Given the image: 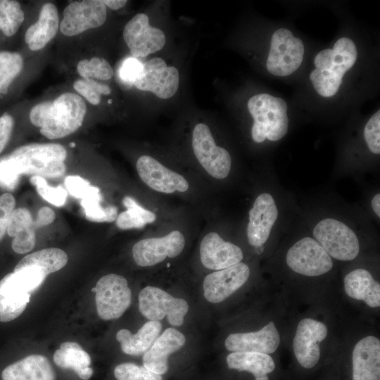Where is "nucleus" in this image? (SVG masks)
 Segmentation results:
<instances>
[{
  "mask_svg": "<svg viewBox=\"0 0 380 380\" xmlns=\"http://www.w3.org/2000/svg\"><path fill=\"white\" fill-rule=\"evenodd\" d=\"M87 111L86 104L79 95L64 93L52 101L34 106L30 110L31 122L48 139H60L79 129Z\"/></svg>",
  "mask_w": 380,
  "mask_h": 380,
  "instance_id": "1",
  "label": "nucleus"
},
{
  "mask_svg": "<svg viewBox=\"0 0 380 380\" xmlns=\"http://www.w3.org/2000/svg\"><path fill=\"white\" fill-rule=\"evenodd\" d=\"M357 49L349 38L336 41L333 49L319 51L315 56V69L310 75L317 92L324 97H331L339 89L344 74L355 64Z\"/></svg>",
  "mask_w": 380,
  "mask_h": 380,
  "instance_id": "2",
  "label": "nucleus"
},
{
  "mask_svg": "<svg viewBox=\"0 0 380 380\" xmlns=\"http://www.w3.org/2000/svg\"><path fill=\"white\" fill-rule=\"evenodd\" d=\"M46 276L37 267L6 274L0 281V322H9L19 317L30 302L31 293L42 284Z\"/></svg>",
  "mask_w": 380,
  "mask_h": 380,
  "instance_id": "3",
  "label": "nucleus"
},
{
  "mask_svg": "<svg viewBox=\"0 0 380 380\" xmlns=\"http://www.w3.org/2000/svg\"><path fill=\"white\" fill-rule=\"evenodd\" d=\"M247 106L254 120L251 129L254 141L261 143L266 139L276 141L286 135L289 118L284 100L264 93L252 96Z\"/></svg>",
  "mask_w": 380,
  "mask_h": 380,
  "instance_id": "4",
  "label": "nucleus"
},
{
  "mask_svg": "<svg viewBox=\"0 0 380 380\" xmlns=\"http://www.w3.org/2000/svg\"><path fill=\"white\" fill-rule=\"evenodd\" d=\"M66 149L58 144H31L17 148L7 158L20 174L56 178L65 171Z\"/></svg>",
  "mask_w": 380,
  "mask_h": 380,
  "instance_id": "5",
  "label": "nucleus"
},
{
  "mask_svg": "<svg viewBox=\"0 0 380 380\" xmlns=\"http://www.w3.org/2000/svg\"><path fill=\"white\" fill-rule=\"evenodd\" d=\"M315 239L336 260L349 261L360 252V243L355 233L345 223L334 219L319 221L312 232Z\"/></svg>",
  "mask_w": 380,
  "mask_h": 380,
  "instance_id": "6",
  "label": "nucleus"
},
{
  "mask_svg": "<svg viewBox=\"0 0 380 380\" xmlns=\"http://www.w3.org/2000/svg\"><path fill=\"white\" fill-rule=\"evenodd\" d=\"M139 309L149 320L159 322L167 317L171 325L179 327L184 323L189 305L183 298L173 297L158 287L148 286L139 293Z\"/></svg>",
  "mask_w": 380,
  "mask_h": 380,
  "instance_id": "7",
  "label": "nucleus"
},
{
  "mask_svg": "<svg viewBox=\"0 0 380 380\" xmlns=\"http://www.w3.org/2000/svg\"><path fill=\"white\" fill-rule=\"evenodd\" d=\"M304 55L303 42L285 28L276 30L271 39L267 69L276 76H288L301 65Z\"/></svg>",
  "mask_w": 380,
  "mask_h": 380,
  "instance_id": "8",
  "label": "nucleus"
},
{
  "mask_svg": "<svg viewBox=\"0 0 380 380\" xmlns=\"http://www.w3.org/2000/svg\"><path fill=\"white\" fill-rule=\"evenodd\" d=\"M95 288L97 313L103 320L119 318L131 304V290L127 279L121 275H104L99 279Z\"/></svg>",
  "mask_w": 380,
  "mask_h": 380,
  "instance_id": "9",
  "label": "nucleus"
},
{
  "mask_svg": "<svg viewBox=\"0 0 380 380\" xmlns=\"http://www.w3.org/2000/svg\"><path fill=\"white\" fill-rule=\"evenodd\" d=\"M192 148L201 166L213 177L224 179L231 170L229 152L216 145L211 132L204 123L197 124L192 133Z\"/></svg>",
  "mask_w": 380,
  "mask_h": 380,
  "instance_id": "10",
  "label": "nucleus"
},
{
  "mask_svg": "<svg viewBox=\"0 0 380 380\" xmlns=\"http://www.w3.org/2000/svg\"><path fill=\"white\" fill-rule=\"evenodd\" d=\"M286 261L293 272L308 277L324 274L333 267L329 255L315 239L308 236L298 240L289 249Z\"/></svg>",
  "mask_w": 380,
  "mask_h": 380,
  "instance_id": "11",
  "label": "nucleus"
},
{
  "mask_svg": "<svg viewBox=\"0 0 380 380\" xmlns=\"http://www.w3.org/2000/svg\"><path fill=\"white\" fill-rule=\"evenodd\" d=\"M179 72L173 66H167L160 58H153L142 64V68L133 84L141 91H148L158 97H172L179 87Z\"/></svg>",
  "mask_w": 380,
  "mask_h": 380,
  "instance_id": "12",
  "label": "nucleus"
},
{
  "mask_svg": "<svg viewBox=\"0 0 380 380\" xmlns=\"http://www.w3.org/2000/svg\"><path fill=\"white\" fill-rule=\"evenodd\" d=\"M106 12V6L103 1H73L64 9L60 30L64 35L72 37L87 30L99 27L105 23Z\"/></svg>",
  "mask_w": 380,
  "mask_h": 380,
  "instance_id": "13",
  "label": "nucleus"
},
{
  "mask_svg": "<svg viewBox=\"0 0 380 380\" xmlns=\"http://www.w3.org/2000/svg\"><path fill=\"white\" fill-rule=\"evenodd\" d=\"M123 38L134 58L146 57L162 49L165 44L163 32L151 27L144 13L137 14L126 24Z\"/></svg>",
  "mask_w": 380,
  "mask_h": 380,
  "instance_id": "14",
  "label": "nucleus"
},
{
  "mask_svg": "<svg viewBox=\"0 0 380 380\" xmlns=\"http://www.w3.org/2000/svg\"><path fill=\"white\" fill-rule=\"evenodd\" d=\"M185 246V239L179 230L163 237L148 238L137 241L132 247L135 262L141 267L153 266L166 258L179 255Z\"/></svg>",
  "mask_w": 380,
  "mask_h": 380,
  "instance_id": "15",
  "label": "nucleus"
},
{
  "mask_svg": "<svg viewBox=\"0 0 380 380\" xmlns=\"http://www.w3.org/2000/svg\"><path fill=\"white\" fill-rule=\"evenodd\" d=\"M327 326L311 318L301 319L297 326L293 341L296 358L304 368L315 367L320 357L319 343L327 338Z\"/></svg>",
  "mask_w": 380,
  "mask_h": 380,
  "instance_id": "16",
  "label": "nucleus"
},
{
  "mask_svg": "<svg viewBox=\"0 0 380 380\" xmlns=\"http://www.w3.org/2000/svg\"><path fill=\"white\" fill-rule=\"evenodd\" d=\"M250 272L246 264L239 262L208 274L203 284L205 298L213 303L223 301L247 281Z\"/></svg>",
  "mask_w": 380,
  "mask_h": 380,
  "instance_id": "17",
  "label": "nucleus"
},
{
  "mask_svg": "<svg viewBox=\"0 0 380 380\" xmlns=\"http://www.w3.org/2000/svg\"><path fill=\"white\" fill-rule=\"evenodd\" d=\"M136 167L141 180L153 190L171 194L176 191L184 192L189 189V183L183 176L149 156L139 157Z\"/></svg>",
  "mask_w": 380,
  "mask_h": 380,
  "instance_id": "18",
  "label": "nucleus"
},
{
  "mask_svg": "<svg viewBox=\"0 0 380 380\" xmlns=\"http://www.w3.org/2000/svg\"><path fill=\"white\" fill-rule=\"evenodd\" d=\"M246 234L250 245L260 247L268 239L277 217L278 210L272 196L260 194L249 210Z\"/></svg>",
  "mask_w": 380,
  "mask_h": 380,
  "instance_id": "19",
  "label": "nucleus"
},
{
  "mask_svg": "<svg viewBox=\"0 0 380 380\" xmlns=\"http://www.w3.org/2000/svg\"><path fill=\"white\" fill-rule=\"evenodd\" d=\"M243 258L241 249L225 241L216 232L207 234L200 244V259L210 270H220L241 262Z\"/></svg>",
  "mask_w": 380,
  "mask_h": 380,
  "instance_id": "20",
  "label": "nucleus"
},
{
  "mask_svg": "<svg viewBox=\"0 0 380 380\" xmlns=\"http://www.w3.org/2000/svg\"><path fill=\"white\" fill-rule=\"evenodd\" d=\"M280 336L271 321L260 330L254 332L230 334L224 346L231 352H256L271 354L277 350Z\"/></svg>",
  "mask_w": 380,
  "mask_h": 380,
  "instance_id": "21",
  "label": "nucleus"
},
{
  "mask_svg": "<svg viewBox=\"0 0 380 380\" xmlns=\"http://www.w3.org/2000/svg\"><path fill=\"white\" fill-rule=\"evenodd\" d=\"M185 342L184 335L177 329H166L144 353V367L157 374H164L168 370L169 355L179 350Z\"/></svg>",
  "mask_w": 380,
  "mask_h": 380,
  "instance_id": "22",
  "label": "nucleus"
},
{
  "mask_svg": "<svg viewBox=\"0 0 380 380\" xmlns=\"http://www.w3.org/2000/svg\"><path fill=\"white\" fill-rule=\"evenodd\" d=\"M353 380H380V341L374 336L360 340L353 355Z\"/></svg>",
  "mask_w": 380,
  "mask_h": 380,
  "instance_id": "23",
  "label": "nucleus"
},
{
  "mask_svg": "<svg viewBox=\"0 0 380 380\" xmlns=\"http://www.w3.org/2000/svg\"><path fill=\"white\" fill-rule=\"evenodd\" d=\"M4 380H55L54 371L48 359L31 355L7 366L2 372Z\"/></svg>",
  "mask_w": 380,
  "mask_h": 380,
  "instance_id": "24",
  "label": "nucleus"
},
{
  "mask_svg": "<svg viewBox=\"0 0 380 380\" xmlns=\"http://www.w3.org/2000/svg\"><path fill=\"white\" fill-rule=\"evenodd\" d=\"M59 27L58 11L51 3L44 4L37 22L27 29L25 41L32 51L43 49L56 34Z\"/></svg>",
  "mask_w": 380,
  "mask_h": 380,
  "instance_id": "25",
  "label": "nucleus"
},
{
  "mask_svg": "<svg viewBox=\"0 0 380 380\" xmlns=\"http://www.w3.org/2000/svg\"><path fill=\"white\" fill-rule=\"evenodd\" d=\"M344 289L352 298L363 300L371 308L380 306V284L369 271L355 269L344 278Z\"/></svg>",
  "mask_w": 380,
  "mask_h": 380,
  "instance_id": "26",
  "label": "nucleus"
},
{
  "mask_svg": "<svg viewBox=\"0 0 380 380\" xmlns=\"http://www.w3.org/2000/svg\"><path fill=\"white\" fill-rule=\"evenodd\" d=\"M161 331L162 324L160 322L150 320L135 334L126 329L119 330L116 339L120 343L122 352L130 355H140L150 348Z\"/></svg>",
  "mask_w": 380,
  "mask_h": 380,
  "instance_id": "27",
  "label": "nucleus"
},
{
  "mask_svg": "<svg viewBox=\"0 0 380 380\" xmlns=\"http://www.w3.org/2000/svg\"><path fill=\"white\" fill-rule=\"evenodd\" d=\"M227 364L229 369L251 372L255 380H269L267 374L275 368L270 355L256 352H233L227 355Z\"/></svg>",
  "mask_w": 380,
  "mask_h": 380,
  "instance_id": "28",
  "label": "nucleus"
},
{
  "mask_svg": "<svg viewBox=\"0 0 380 380\" xmlns=\"http://www.w3.org/2000/svg\"><path fill=\"white\" fill-rule=\"evenodd\" d=\"M66 253L57 248L42 249L24 257L16 265L14 272L30 267L40 268L47 275L63 268L68 262Z\"/></svg>",
  "mask_w": 380,
  "mask_h": 380,
  "instance_id": "29",
  "label": "nucleus"
},
{
  "mask_svg": "<svg viewBox=\"0 0 380 380\" xmlns=\"http://www.w3.org/2000/svg\"><path fill=\"white\" fill-rule=\"evenodd\" d=\"M55 364L63 369H72L79 376L91 364L89 355L75 342H64L53 354Z\"/></svg>",
  "mask_w": 380,
  "mask_h": 380,
  "instance_id": "30",
  "label": "nucleus"
},
{
  "mask_svg": "<svg viewBox=\"0 0 380 380\" xmlns=\"http://www.w3.org/2000/svg\"><path fill=\"white\" fill-rule=\"evenodd\" d=\"M122 203L127 208V210L120 213L115 220L119 229H141L146 224L156 220V216L153 212L139 205L132 197L125 196Z\"/></svg>",
  "mask_w": 380,
  "mask_h": 380,
  "instance_id": "31",
  "label": "nucleus"
},
{
  "mask_svg": "<svg viewBox=\"0 0 380 380\" xmlns=\"http://www.w3.org/2000/svg\"><path fill=\"white\" fill-rule=\"evenodd\" d=\"M101 201L102 197L98 187L93 192L81 199L80 203L86 218L95 222L115 221L118 217L117 208L113 205L103 208L100 204Z\"/></svg>",
  "mask_w": 380,
  "mask_h": 380,
  "instance_id": "32",
  "label": "nucleus"
},
{
  "mask_svg": "<svg viewBox=\"0 0 380 380\" xmlns=\"http://www.w3.org/2000/svg\"><path fill=\"white\" fill-rule=\"evenodd\" d=\"M25 18L23 11L17 1L0 0V30L4 35H14Z\"/></svg>",
  "mask_w": 380,
  "mask_h": 380,
  "instance_id": "33",
  "label": "nucleus"
},
{
  "mask_svg": "<svg viewBox=\"0 0 380 380\" xmlns=\"http://www.w3.org/2000/svg\"><path fill=\"white\" fill-rule=\"evenodd\" d=\"M23 60L16 52H0V94H6L10 84L21 72Z\"/></svg>",
  "mask_w": 380,
  "mask_h": 380,
  "instance_id": "34",
  "label": "nucleus"
},
{
  "mask_svg": "<svg viewBox=\"0 0 380 380\" xmlns=\"http://www.w3.org/2000/svg\"><path fill=\"white\" fill-rule=\"evenodd\" d=\"M77 70L85 80H108L113 75V70L109 63L98 57L81 60L77 65Z\"/></svg>",
  "mask_w": 380,
  "mask_h": 380,
  "instance_id": "35",
  "label": "nucleus"
},
{
  "mask_svg": "<svg viewBox=\"0 0 380 380\" xmlns=\"http://www.w3.org/2000/svg\"><path fill=\"white\" fill-rule=\"evenodd\" d=\"M114 375L117 380H163L161 375L132 362L122 363L116 366Z\"/></svg>",
  "mask_w": 380,
  "mask_h": 380,
  "instance_id": "36",
  "label": "nucleus"
},
{
  "mask_svg": "<svg viewBox=\"0 0 380 380\" xmlns=\"http://www.w3.org/2000/svg\"><path fill=\"white\" fill-rule=\"evenodd\" d=\"M30 182L35 186L41 197L47 202L56 207H61L65 203L67 191L63 186H50L44 177L39 176H32Z\"/></svg>",
  "mask_w": 380,
  "mask_h": 380,
  "instance_id": "37",
  "label": "nucleus"
},
{
  "mask_svg": "<svg viewBox=\"0 0 380 380\" xmlns=\"http://www.w3.org/2000/svg\"><path fill=\"white\" fill-rule=\"evenodd\" d=\"M74 89L90 103L97 105L101 101V95H109L111 89L106 84L94 80H77L74 82Z\"/></svg>",
  "mask_w": 380,
  "mask_h": 380,
  "instance_id": "38",
  "label": "nucleus"
},
{
  "mask_svg": "<svg viewBox=\"0 0 380 380\" xmlns=\"http://www.w3.org/2000/svg\"><path fill=\"white\" fill-rule=\"evenodd\" d=\"M33 222L32 215L27 209H14L9 218L6 232L9 236L13 238L21 231L34 227Z\"/></svg>",
  "mask_w": 380,
  "mask_h": 380,
  "instance_id": "39",
  "label": "nucleus"
},
{
  "mask_svg": "<svg viewBox=\"0 0 380 380\" xmlns=\"http://www.w3.org/2000/svg\"><path fill=\"white\" fill-rule=\"evenodd\" d=\"M364 137L369 151L374 154L380 153V111L375 113L367 121Z\"/></svg>",
  "mask_w": 380,
  "mask_h": 380,
  "instance_id": "40",
  "label": "nucleus"
},
{
  "mask_svg": "<svg viewBox=\"0 0 380 380\" xmlns=\"http://www.w3.org/2000/svg\"><path fill=\"white\" fill-rule=\"evenodd\" d=\"M20 172L15 163L7 157L0 159V186L13 190L18 184Z\"/></svg>",
  "mask_w": 380,
  "mask_h": 380,
  "instance_id": "41",
  "label": "nucleus"
},
{
  "mask_svg": "<svg viewBox=\"0 0 380 380\" xmlns=\"http://www.w3.org/2000/svg\"><path fill=\"white\" fill-rule=\"evenodd\" d=\"M65 185L72 196L80 199L91 194L97 188L91 186L87 180L77 175L66 177Z\"/></svg>",
  "mask_w": 380,
  "mask_h": 380,
  "instance_id": "42",
  "label": "nucleus"
},
{
  "mask_svg": "<svg viewBox=\"0 0 380 380\" xmlns=\"http://www.w3.org/2000/svg\"><path fill=\"white\" fill-rule=\"evenodd\" d=\"M35 228L30 227L27 228L13 237L11 243L13 250L19 254H23L30 251L35 245Z\"/></svg>",
  "mask_w": 380,
  "mask_h": 380,
  "instance_id": "43",
  "label": "nucleus"
},
{
  "mask_svg": "<svg viewBox=\"0 0 380 380\" xmlns=\"http://www.w3.org/2000/svg\"><path fill=\"white\" fill-rule=\"evenodd\" d=\"M142 64L134 58H128L124 60L118 71L120 80L126 84H133L141 71Z\"/></svg>",
  "mask_w": 380,
  "mask_h": 380,
  "instance_id": "44",
  "label": "nucleus"
},
{
  "mask_svg": "<svg viewBox=\"0 0 380 380\" xmlns=\"http://www.w3.org/2000/svg\"><path fill=\"white\" fill-rule=\"evenodd\" d=\"M15 205V198L9 193L0 196V241L4 236L8 220Z\"/></svg>",
  "mask_w": 380,
  "mask_h": 380,
  "instance_id": "45",
  "label": "nucleus"
},
{
  "mask_svg": "<svg viewBox=\"0 0 380 380\" xmlns=\"http://www.w3.org/2000/svg\"><path fill=\"white\" fill-rule=\"evenodd\" d=\"M13 124V119L9 114L5 113L0 117V153L9 141Z\"/></svg>",
  "mask_w": 380,
  "mask_h": 380,
  "instance_id": "46",
  "label": "nucleus"
},
{
  "mask_svg": "<svg viewBox=\"0 0 380 380\" xmlns=\"http://www.w3.org/2000/svg\"><path fill=\"white\" fill-rule=\"evenodd\" d=\"M55 217V213L51 208L42 207L38 211L37 219L33 222V226L34 228L46 226L54 220Z\"/></svg>",
  "mask_w": 380,
  "mask_h": 380,
  "instance_id": "47",
  "label": "nucleus"
},
{
  "mask_svg": "<svg viewBox=\"0 0 380 380\" xmlns=\"http://www.w3.org/2000/svg\"><path fill=\"white\" fill-rule=\"evenodd\" d=\"M103 4L106 6L109 7L113 10H118L123 7L127 2L126 0H103Z\"/></svg>",
  "mask_w": 380,
  "mask_h": 380,
  "instance_id": "48",
  "label": "nucleus"
},
{
  "mask_svg": "<svg viewBox=\"0 0 380 380\" xmlns=\"http://www.w3.org/2000/svg\"><path fill=\"white\" fill-rule=\"evenodd\" d=\"M372 208L375 214L380 217V194H377L374 196L371 201Z\"/></svg>",
  "mask_w": 380,
  "mask_h": 380,
  "instance_id": "49",
  "label": "nucleus"
},
{
  "mask_svg": "<svg viewBox=\"0 0 380 380\" xmlns=\"http://www.w3.org/2000/svg\"><path fill=\"white\" fill-rule=\"evenodd\" d=\"M75 146V143L72 142L70 144V146L74 147Z\"/></svg>",
  "mask_w": 380,
  "mask_h": 380,
  "instance_id": "50",
  "label": "nucleus"
},
{
  "mask_svg": "<svg viewBox=\"0 0 380 380\" xmlns=\"http://www.w3.org/2000/svg\"><path fill=\"white\" fill-rule=\"evenodd\" d=\"M91 291H94V292H95V291H96V288H95V287L93 288V289H91Z\"/></svg>",
  "mask_w": 380,
  "mask_h": 380,
  "instance_id": "51",
  "label": "nucleus"
},
{
  "mask_svg": "<svg viewBox=\"0 0 380 380\" xmlns=\"http://www.w3.org/2000/svg\"><path fill=\"white\" fill-rule=\"evenodd\" d=\"M111 102H112V101H111V100H109V101H108V103H111Z\"/></svg>",
  "mask_w": 380,
  "mask_h": 380,
  "instance_id": "52",
  "label": "nucleus"
}]
</instances>
